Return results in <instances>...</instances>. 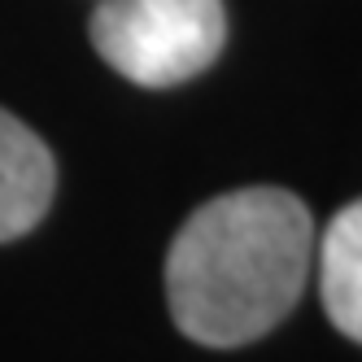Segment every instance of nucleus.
<instances>
[{
  "label": "nucleus",
  "mask_w": 362,
  "mask_h": 362,
  "mask_svg": "<svg viewBox=\"0 0 362 362\" xmlns=\"http://www.w3.org/2000/svg\"><path fill=\"white\" fill-rule=\"evenodd\" d=\"M227 40L223 0H100L92 44L122 79L175 88L210 70Z\"/></svg>",
  "instance_id": "2"
},
{
  "label": "nucleus",
  "mask_w": 362,
  "mask_h": 362,
  "mask_svg": "<svg viewBox=\"0 0 362 362\" xmlns=\"http://www.w3.org/2000/svg\"><path fill=\"white\" fill-rule=\"evenodd\" d=\"M319 297L327 319L362 345V201L345 205L319 240Z\"/></svg>",
  "instance_id": "4"
},
{
  "label": "nucleus",
  "mask_w": 362,
  "mask_h": 362,
  "mask_svg": "<svg viewBox=\"0 0 362 362\" xmlns=\"http://www.w3.org/2000/svg\"><path fill=\"white\" fill-rule=\"evenodd\" d=\"M315 271V218L284 188H236L179 227L166 305L197 345L236 349L288 319Z\"/></svg>",
  "instance_id": "1"
},
{
  "label": "nucleus",
  "mask_w": 362,
  "mask_h": 362,
  "mask_svg": "<svg viewBox=\"0 0 362 362\" xmlns=\"http://www.w3.org/2000/svg\"><path fill=\"white\" fill-rule=\"evenodd\" d=\"M57 188V166L44 140L9 110H0V245L18 240L44 218Z\"/></svg>",
  "instance_id": "3"
}]
</instances>
